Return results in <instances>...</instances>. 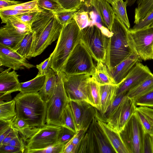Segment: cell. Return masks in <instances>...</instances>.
Segmentation results:
<instances>
[{
    "label": "cell",
    "instance_id": "cell-1",
    "mask_svg": "<svg viewBox=\"0 0 153 153\" xmlns=\"http://www.w3.org/2000/svg\"><path fill=\"white\" fill-rule=\"evenodd\" d=\"M63 26L55 13L41 8L31 26L33 41L27 59L41 54L58 39Z\"/></svg>",
    "mask_w": 153,
    "mask_h": 153
},
{
    "label": "cell",
    "instance_id": "cell-2",
    "mask_svg": "<svg viewBox=\"0 0 153 153\" xmlns=\"http://www.w3.org/2000/svg\"><path fill=\"white\" fill-rule=\"evenodd\" d=\"M115 15L109 38L105 64L111 69L134 53L128 30Z\"/></svg>",
    "mask_w": 153,
    "mask_h": 153
},
{
    "label": "cell",
    "instance_id": "cell-3",
    "mask_svg": "<svg viewBox=\"0 0 153 153\" xmlns=\"http://www.w3.org/2000/svg\"><path fill=\"white\" fill-rule=\"evenodd\" d=\"M13 99L17 117L24 120L32 128H40L45 124L46 103L38 92H20Z\"/></svg>",
    "mask_w": 153,
    "mask_h": 153
},
{
    "label": "cell",
    "instance_id": "cell-4",
    "mask_svg": "<svg viewBox=\"0 0 153 153\" xmlns=\"http://www.w3.org/2000/svg\"><path fill=\"white\" fill-rule=\"evenodd\" d=\"M80 29L73 19L63 25L56 46L51 54V68L57 74L63 72L66 62L76 46L80 42Z\"/></svg>",
    "mask_w": 153,
    "mask_h": 153
},
{
    "label": "cell",
    "instance_id": "cell-5",
    "mask_svg": "<svg viewBox=\"0 0 153 153\" xmlns=\"http://www.w3.org/2000/svg\"><path fill=\"white\" fill-rule=\"evenodd\" d=\"M65 74L63 72L57 74L56 83L53 94L46 103V124L61 126V117L69 102L64 85Z\"/></svg>",
    "mask_w": 153,
    "mask_h": 153
},
{
    "label": "cell",
    "instance_id": "cell-6",
    "mask_svg": "<svg viewBox=\"0 0 153 153\" xmlns=\"http://www.w3.org/2000/svg\"><path fill=\"white\" fill-rule=\"evenodd\" d=\"M109 38L96 25L81 30V42L97 62H105Z\"/></svg>",
    "mask_w": 153,
    "mask_h": 153
},
{
    "label": "cell",
    "instance_id": "cell-7",
    "mask_svg": "<svg viewBox=\"0 0 153 153\" xmlns=\"http://www.w3.org/2000/svg\"><path fill=\"white\" fill-rule=\"evenodd\" d=\"M91 56L81 42L68 57L63 72L66 75L87 74L92 76L96 66Z\"/></svg>",
    "mask_w": 153,
    "mask_h": 153
},
{
    "label": "cell",
    "instance_id": "cell-8",
    "mask_svg": "<svg viewBox=\"0 0 153 153\" xmlns=\"http://www.w3.org/2000/svg\"><path fill=\"white\" fill-rule=\"evenodd\" d=\"M62 128L46 124L38 128L26 140L25 153H37L57 143Z\"/></svg>",
    "mask_w": 153,
    "mask_h": 153
},
{
    "label": "cell",
    "instance_id": "cell-9",
    "mask_svg": "<svg viewBox=\"0 0 153 153\" xmlns=\"http://www.w3.org/2000/svg\"><path fill=\"white\" fill-rule=\"evenodd\" d=\"M144 130L135 113L130 118L119 133L129 153H142Z\"/></svg>",
    "mask_w": 153,
    "mask_h": 153
},
{
    "label": "cell",
    "instance_id": "cell-10",
    "mask_svg": "<svg viewBox=\"0 0 153 153\" xmlns=\"http://www.w3.org/2000/svg\"><path fill=\"white\" fill-rule=\"evenodd\" d=\"M129 39L133 50L141 60L153 58V27L136 30H128Z\"/></svg>",
    "mask_w": 153,
    "mask_h": 153
},
{
    "label": "cell",
    "instance_id": "cell-11",
    "mask_svg": "<svg viewBox=\"0 0 153 153\" xmlns=\"http://www.w3.org/2000/svg\"><path fill=\"white\" fill-rule=\"evenodd\" d=\"M91 76L87 74H65L64 85L69 101H85L89 103L88 84Z\"/></svg>",
    "mask_w": 153,
    "mask_h": 153
},
{
    "label": "cell",
    "instance_id": "cell-12",
    "mask_svg": "<svg viewBox=\"0 0 153 153\" xmlns=\"http://www.w3.org/2000/svg\"><path fill=\"white\" fill-rule=\"evenodd\" d=\"M74 19L81 30L85 27L96 25L101 30L107 27L104 24L94 0H85L74 15Z\"/></svg>",
    "mask_w": 153,
    "mask_h": 153
},
{
    "label": "cell",
    "instance_id": "cell-13",
    "mask_svg": "<svg viewBox=\"0 0 153 153\" xmlns=\"http://www.w3.org/2000/svg\"><path fill=\"white\" fill-rule=\"evenodd\" d=\"M134 100L126 97L113 114L105 122L116 131L120 133L131 116L135 113Z\"/></svg>",
    "mask_w": 153,
    "mask_h": 153
},
{
    "label": "cell",
    "instance_id": "cell-14",
    "mask_svg": "<svg viewBox=\"0 0 153 153\" xmlns=\"http://www.w3.org/2000/svg\"><path fill=\"white\" fill-rule=\"evenodd\" d=\"M77 130H87L95 117L97 110L85 101H69Z\"/></svg>",
    "mask_w": 153,
    "mask_h": 153
},
{
    "label": "cell",
    "instance_id": "cell-15",
    "mask_svg": "<svg viewBox=\"0 0 153 153\" xmlns=\"http://www.w3.org/2000/svg\"><path fill=\"white\" fill-rule=\"evenodd\" d=\"M152 74L146 65L137 62L125 78L118 85L116 95L128 92L145 81Z\"/></svg>",
    "mask_w": 153,
    "mask_h": 153
},
{
    "label": "cell",
    "instance_id": "cell-16",
    "mask_svg": "<svg viewBox=\"0 0 153 153\" xmlns=\"http://www.w3.org/2000/svg\"><path fill=\"white\" fill-rule=\"evenodd\" d=\"M0 66L11 68L13 70L29 69L34 67L25 58L10 48L0 44Z\"/></svg>",
    "mask_w": 153,
    "mask_h": 153
},
{
    "label": "cell",
    "instance_id": "cell-17",
    "mask_svg": "<svg viewBox=\"0 0 153 153\" xmlns=\"http://www.w3.org/2000/svg\"><path fill=\"white\" fill-rule=\"evenodd\" d=\"M141 61L138 56L133 53L117 65L110 70H108L115 84L118 85L121 83L135 64Z\"/></svg>",
    "mask_w": 153,
    "mask_h": 153
},
{
    "label": "cell",
    "instance_id": "cell-18",
    "mask_svg": "<svg viewBox=\"0 0 153 153\" xmlns=\"http://www.w3.org/2000/svg\"><path fill=\"white\" fill-rule=\"evenodd\" d=\"M9 68L0 73V95L11 94L19 91L20 82L18 79L19 75L15 70L10 71Z\"/></svg>",
    "mask_w": 153,
    "mask_h": 153
},
{
    "label": "cell",
    "instance_id": "cell-19",
    "mask_svg": "<svg viewBox=\"0 0 153 153\" xmlns=\"http://www.w3.org/2000/svg\"><path fill=\"white\" fill-rule=\"evenodd\" d=\"M97 122L116 153H129L118 133L109 126L99 117L98 110L96 115Z\"/></svg>",
    "mask_w": 153,
    "mask_h": 153
},
{
    "label": "cell",
    "instance_id": "cell-20",
    "mask_svg": "<svg viewBox=\"0 0 153 153\" xmlns=\"http://www.w3.org/2000/svg\"><path fill=\"white\" fill-rule=\"evenodd\" d=\"M25 34L13 26L6 24L0 29V44L13 49Z\"/></svg>",
    "mask_w": 153,
    "mask_h": 153
},
{
    "label": "cell",
    "instance_id": "cell-21",
    "mask_svg": "<svg viewBox=\"0 0 153 153\" xmlns=\"http://www.w3.org/2000/svg\"><path fill=\"white\" fill-rule=\"evenodd\" d=\"M90 125L97 144L99 153H116L106 135L98 124L95 117Z\"/></svg>",
    "mask_w": 153,
    "mask_h": 153
},
{
    "label": "cell",
    "instance_id": "cell-22",
    "mask_svg": "<svg viewBox=\"0 0 153 153\" xmlns=\"http://www.w3.org/2000/svg\"><path fill=\"white\" fill-rule=\"evenodd\" d=\"M118 85L108 84L100 85V107L98 113L102 115L112 104L116 96Z\"/></svg>",
    "mask_w": 153,
    "mask_h": 153
},
{
    "label": "cell",
    "instance_id": "cell-23",
    "mask_svg": "<svg viewBox=\"0 0 153 153\" xmlns=\"http://www.w3.org/2000/svg\"><path fill=\"white\" fill-rule=\"evenodd\" d=\"M135 113L144 131L153 134V109L145 106L136 107Z\"/></svg>",
    "mask_w": 153,
    "mask_h": 153
},
{
    "label": "cell",
    "instance_id": "cell-24",
    "mask_svg": "<svg viewBox=\"0 0 153 153\" xmlns=\"http://www.w3.org/2000/svg\"><path fill=\"white\" fill-rule=\"evenodd\" d=\"M57 74L51 68H50L45 75L44 85L38 93L46 103L51 97L55 87Z\"/></svg>",
    "mask_w": 153,
    "mask_h": 153
},
{
    "label": "cell",
    "instance_id": "cell-25",
    "mask_svg": "<svg viewBox=\"0 0 153 153\" xmlns=\"http://www.w3.org/2000/svg\"><path fill=\"white\" fill-rule=\"evenodd\" d=\"M94 1L104 24L110 31L115 16L112 7L106 0Z\"/></svg>",
    "mask_w": 153,
    "mask_h": 153
},
{
    "label": "cell",
    "instance_id": "cell-26",
    "mask_svg": "<svg viewBox=\"0 0 153 153\" xmlns=\"http://www.w3.org/2000/svg\"><path fill=\"white\" fill-rule=\"evenodd\" d=\"M91 77L100 85L116 84L106 66L102 62H97L94 72Z\"/></svg>",
    "mask_w": 153,
    "mask_h": 153
},
{
    "label": "cell",
    "instance_id": "cell-27",
    "mask_svg": "<svg viewBox=\"0 0 153 153\" xmlns=\"http://www.w3.org/2000/svg\"><path fill=\"white\" fill-rule=\"evenodd\" d=\"M99 153L92 129L90 125L81 143L77 153Z\"/></svg>",
    "mask_w": 153,
    "mask_h": 153
},
{
    "label": "cell",
    "instance_id": "cell-28",
    "mask_svg": "<svg viewBox=\"0 0 153 153\" xmlns=\"http://www.w3.org/2000/svg\"><path fill=\"white\" fill-rule=\"evenodd\" d=\"M45 80V75L37 74L33 79L28 81L20 82L19 91L23 93H36L42 88Z\"/></svg>",
    "mask_w": 153,
    "mask_h": 153
},
{
    "label": "cell",
    "instance_id": "cell-29",
    "mask_svg": "<svg viewBox=\"0 0 153 153\" xmlns=\"http://www.w3.org/2000/svg\"><path fill=\"white\" fill-rule=\"evenodd\" d=\"M16 115V103L14 99L8 101L0 100V121L13 122Z\"/></svg>",
    "mask_w": 153,
    "mask_h": 153
},
{
    "label": "cell",
    "instance_id": "cell-30",
    "mask_svg": "<svg viewBox=\"0 0 153 153\" xmlns=\"http://www.w3.org/2000/svg\"><path fill=\"white\" fill-rule=\"evenodd\" d=\"M153 89V74H152L142 82L129 91L126 96L134 100Z\"/></svg>",
    "mask_w": 153,
    "mask_h": 153
},
{
    "label": "cell",
    "instance_id": "cell-31",
    "mask_svg": "<svg viewBox=\"0 0 153 153\" xmlns=\"http://www.w3.org/2000/svg\"><path fill=\"white\" fill-rule=\"evenodd\" d=\"M128 3L127 0L125 1L123 0H113L110 4L115 15L127 28L129 29L130 25L126 10Z\"/></svg>",
    "mask_w": 153,
    "mask_h": 153
},
{
    "label": "cell",
    "instance_id": "cell-32",
    "mask_svg": "<svg viewBox=\"0 0 153 153\" xmlns=\"http://www.w3.org/2000/svg\"><path fill=\"white\" fill-rule=\"evenodd\" d=\"M87 95L89 103L99 111L100 107V85L91 77L88 84Z\"/></svg>",
    "mask_w": 153,
    "mask_h": 153
},
{
    "label": "cell",
    "instance_id": "cell-33",
    "mask_svg": "<svg viewBox=\"0 0 153 153\" xmlns=\"http://www.w3.org/2000/svg\"><path fill=\"white\" fill-rule=\"evenodd\" d=\"M153 10V0H139L135 10L134 23L137 24Z\"/></svg>",
    "mask_w": 153,
    "mask_h": 153
},
{
    "label": "cell",
    "instance_id": "cell-34",
    "mask_svg": "<svg viewBox=\"0 0 153 153\" xmlns=\"http://www.w3.org/2000/svg\"><path fill=\"white\" fill-rule=\"evenodd\" d=\"M32 41V32L26 34L21 41L13 49L22 56L27 59Z\"/></svg>",
    "mask_w": 153,
    "mask_h": 153
},
{
    "label": "cell",
    "instance_id": "cell-35",
    "mask_svg": "<svg viewBox=\"0 0 153 153\" xmlns=\"http://www.w3.org/2000/svg\"><path fill=\"white\" fill-rule=\"evenodd\" d=\"M61 126L75 133L78 131L75 119L69 104L63 112L61 118Z\"/></svg>",
    "mask_w": 153,
    "mask_h": 153
},
{
    "label": "cell",
    "instance_id": "cell-36",
    "mask_svg": "<svg viewBox=\"0 0 153 153\" xmlns=\"http://www.w3.org/2000/svg\"><path fill=\"white\" fill-rule=\"evenodd\" d=\"M4 23L13 26L24 34L32 32L31 26L23 22L15 16L7 19Z\"/></svg>",
    "mask_w": 153,
    "mask_h": 153
},
{
    "label": "cell",
    "instance_id": "cell-37",
    "mask_svg": "<svg viewBox=\"0 0 153 153\" xmlns=\"http://www.w3.org/2000/svg\"><path fill=\"white\" fill-rule=\"evenodd\" d=\"M128 92L116 95L112 104L103 114L100 115L98 112L99 116L103 121L105 122L113 114L123 100L126 96Z\"/></svg>",
    "mask_w": 153,
    "mask_h": 153
},
{
    "label": "cell",
    "instance_id": "cell-38",
    "mask_svg": "<svg viewBox=\"0 0 153 153\" xmlns=\"http://www.w3.org/2000/svg\"><path fill=\"white\" fill-rule=\"evenodd\" d=\"M38 7L55 13L64 10L57 0H37Z\"/></svg>",
    "mask_w": 153,
    "mask_h": 153
},
{
    "label": "cell",
    "instance_id": "cell-39",
    "mask_svg": "<svg viewBox=\"0 0 153 153\" xmlns=\"http://www.w3.org/2000/svg\"><path fill=\"white\" fill-rule=\"evenodd\" d=\"M64 10H78L85 0H57Z\"/></svg>",
    "mask_w": 153,
    "mask_h": 153
},
{
    "label": "cell",
    "instance_id": "cell-40",
    "mask_svg": "<svg viewBox=\"0 0 153 153\" xmlns=\"http://www.w3.org/2000/svg\"><path fill=\"white\" fill-rule=\"evenodd\" d=\"M136 106L153 108V89L134 100Z\"/></svg>",
    "mask_w": 153,
    "mask_h": 153
},
{
    "label": "cell",
    "instance_id": "cell-41",
    "mask_svg": "<svg viewBox=\"0 0 153 153\" xmlns=\"http://www.w3.org/2000/svg\"><path fill=\"white\" fill-rule=\"evenodd\" d=\"M78 10H63L55 14L58 20L62 25H64L73 19V17Z\"/></svg>",
    "mask_w": 153,
    "mask_h": 153
},
{
    "label": "cell",
    "instance_id": "cell-42",
    "mask_svg": "<svg viewBox=\"0 0 153 153\" xmlns=\"http://www.w3.org/2000/svg\"><path fill=\"white\" fill-rule=\"evenodd\" d=\"M40 10L41 8L39 7L38 9L15 16L23 22L31 26Z\"/></svg>",
    "mask_w": 153,
    "mask_h": 153
},
{
    "label": "cell",
    "instance_id": "cell-43",
    "mask_svg": "<svg viewBox=\"0 0 153 153\" xmlns=\"http://www.w3.org/2000/svg\"><path fill=\"white\" fill-rule=\"evenodd\" d=\"M39 8L37 4V0H32L30 1L21 3L19 4L8 7L3 9H13L26 11L34 10L38 9Z\"/></svg>",
    "mask_w": 153,
    "mask_h": 153
},
{
    "label": "cell",
    "instance_id": "cell-44",
    "mask_svg": "<svg viewBox=\"0 0 153 153\" xmlns=\"http://www.w3.org/2000/svg\"><path fill=\"white\" fill-rule=\"evenodd\" d=\"M142 153H153V134L145 131L142 142Z\"/></svg>",
    "mask_w": 153,
    "mask_h": 153
},
{
    "label": "cell",
    "instance_id": "cell-45",
    "mask_svg": "<svg viewBox=\"0 0 153 153\" xmlns=\"http://www.w3.org/2000/svg\"><path fill=\"white\" fill-rule=\"evenodd\" d=\"M153 24V10L138 23L135 24L133 30H136L148 27Z\"/></svg>",
    "mask_w": 153,
    "mask_h": 153
},
{
    "label": "cell",
    "instance_id": "cell-46",
    "mask_svg": "<svg viewBox=\"0 0 153 153\" xmlns=\"http://www.w3.org/2000/svg\"><path fill=\"white\" fill-rule=\"evenodd\" d=\"M75 133L71 130L62 126L57 143L65 144L72 138Z\"/></svg>",
    "mask_w": 153,
    "mask_h": 153
},
{
    "label": "cell",
    "instance_id": "cell-47",
    "mask_svg": "<svg viewBox=\"0 0 153 153\" xmlns=\"http://www.w3.org/2000/svg\"><path fill=\"white\" fill-rule=\"evenodd\" d=\"M31 10H32L23 11L13 9L1 10L0 16L1 20V23H4L5 21L10 17L27 13Z\"/></svg>",
    "mask_w": 153,
    "mask_h": 153
},
{
    "label": "cell",
    "instance_id": "cell-48",
    "mask_svg": "<svg viewBox=\"0 0 153 153\" xmlns=\"http://www.w3.org/2000/svg\"><path fill=\"white\" fill-rule=\"evenodd\" d=\"M12 126L18 131L20 135L23 134L26 130L30 127L24 120L17 117L13 121Z\"/></svg>",
    "mask_w": 153,
    "mask_h": 153
},
{
    "label": "cell",
    "instance_id": "cell-49",
    "mask_svg": "<svg viewBox=\"0 0 153 153\" xmlns=\"http://www.w3.org/2000/svg\"><path fill=\"white\" fill-rule=\"evenodd\" d=\"M52 65L51 56H50L42 62L36 66L38 70V74L45 75L48 72Z\"/></svg>",
    "mask_w": 153,
    "mask_h": 153
},
{
    "label": "cell",
    "instance_id": "cell-50",
    "mask_svg": "<svg viewBox=\"0 0 153 153\" xmlns=\"http://www.w3.org/2000/svg\"><path fill=\"white\" fill-rule=\"evenodd\" d=\"M65 144L57 143L38 152L40 153H62Z\"/></svg>",
    "mask_w": 153,
    "mask_h": 153
},
{
    "label": "cell",
    "instance_id": "cell-51",
    "mask_svg": "<svg viewBox=\"0 0 153 153\" xmlns=\"http://www.w3.org/2000/svg\"><path fill=\"white\" fill-rule=\"evenodd\" d=\"M87 130L83 129L78 130L71 139V143L77 146L78 149L84 137Z\"/></svg>",
    "mask_w": 153,
    "mask_h": 153
},
{
    "label": "cell",
    "instance_id": "cell-52",
    "mask_svg": "<svg viewBox=\"0 0 153 153\" xmlns=\"http://www.w3.org/2000/svg\"><path fill=\"white\" fill-rule=\"evenodd\" d=\"M20 135L12 140L8 145L19 148L23 153L25 150V143Z\"/></svg>",
    "mask_w": 153,
    "mask_h": 153
},
{
    "label": "cell",
    "instance_id": "cell-53",
    "mask_svg": "<svg viewBox=\"0 0 153 153\" xmlns=\"http://www.w3.org/2000/svg\"><path fill=\"white\" fill-rule=\"evenodd\" d=\"M0 153H22L19 148L9 145L0 146Z\"/></svg>",
    "mask_w": 153,
    "mask_h": 153
},
{
    "label": "cell",
    "instance_id": "cell-54",
    "mask_svg": "<svg viewBox=\"0 0 153 153\" xmlns=\"http://www.w3.org/2000/svg\"><path fill=\"white\" fill-rule=\"evenodd\" d=\"M19 135V134L18 131L13 126V129L12 131L4 138L2 142L0 144V146L8 144L12 140Z\"/></svg>",
    "mask_w": 153,
    "mask_h": 153
},
{
    "label": "cell",
    "instance_id": "cell-55",
    "mask_svg": "<svg viewBox=\"0 0 153 153\" xmlns=\"http://www.w3.org/2000/svg\"><path fill=\"white\" fill-rule=\"evenodd\" d=\"M21 2L10 0H0V10L20 4Z\"/></svg>",
    "mask_w": 153,
    "mask_h": 153
},
{
    "label": "cell",
    "instance_id": "cell-56",
    "mask_svg": "<svg viewBox=\"0 0 153 153\" xmlns=\"http://www.w3.org/2000/svg\"><path fill=\"white\" fill-rule=\"evenodd\" d=\"M78 148L73 144L71 140L65 145L62 153H77Z\"/></svg>",
    "mask_w": 153,
    "mask_h": 153
},
{
    "label": "cell",
    "instance_id": "cell-57",
    "mask_svg": "<svg viewBox=\"0 0 153 153\" xmlns=\"http://www.w3.org/2000/svg\"><path fill=\"white\" fill-rule=\"evenodd\" d=\"M12 122L0 121V134H2L12 127Z\"/></svg>",
    "mask_w": 153,
    "mask_h": 153
},
{
    "label": "cell",
    "instance_id": "cell-58",
    "mask_svg": "<svg viewBox=\"0 0 153 153\" xmlns=\"http://www.w3.org/2000/svg\"><path fill=\"white\" fill-rule=\"evenodd\" d=\"M13 129V126L7 130L0 134V144L1 143L4 138L8 135Z\"/></svg>",
    "mask_w": 153,
    "mask_h": 153
},
{
    "label": "cell",
    "instance_id": "cell-59",
    "mask_svg": "<svg viewBox=\"0 0 153 153\" xmlns=\"http://www.w3.org/2000/svg\"><path fill=\"white\" fill-rule=\"evenodd\" d=\"M12 100L11 94L0 95V100L8 101Z\"/></svg>",
    "mask_w": 153,
    "mask_h": 153
},
{
    "label": "cell",
    "instance_id": "cell-60",
    "mask_svg": "<svg viewBox=\"0 0 153 153\" xmlns=\"http://www.w3.org/2000/svg\"><path fill=\"white\" fill-rule=\"evenodd\" d=\"M106 1H107L109 3L111 4L112 1L113 0H106Z\"/></svg>",
    "mask_w": 153,
    "mask_h": 153
},
{
    "label": "cell",
    "instance_id": "cell-61",
    "mask_svg": "<svg viewBox=\"0 0 153 153\" xmlns=\"http://www.w3.org/2000/svg\"><path fill=\"white\" fill-rule=\"evenodd\" d=\"M151 26H152V27H153V25Z\"/></svg>",
    "mask_w": 153,
    "mask_h": 153
},
{
    "label": "cell",
    "instance_id": "cell-62",
    "mask_svg": "<svg viewBox=\"0 0 153 153\" xmlns=\"http://www.w3.org/2000/svg\"></svg>",
    "mask_w": 153,
    "mask_h": 153
}]
</instances>
